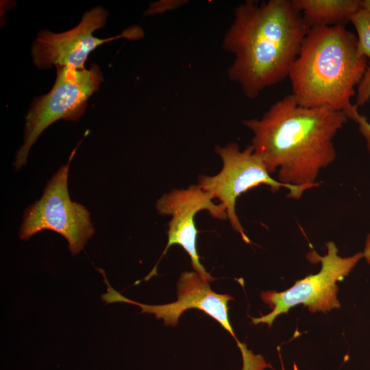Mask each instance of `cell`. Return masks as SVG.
<instances>
[{"instance_id": "obj_1", "label": "cell", "mask_w": 370, "mask_h": 370, "mask_svg": "<svg viewBox=\"0 0 370 370\" xmlns=\"http://www.w3.org/2000/svg\"><path fill=\"white\" fill-rule=\"evenodd\" d=\"M348 120L343 111L302 106L291 93L243 124L267 171H277L278 180L291 188L287 197L298 199L319 185L321 171L335 160L334 139Z\"/></svg>"}, {"instance_id": "obj_2", "label": "cell", "mask_w": 370, "mask_h": 370, "mask_svg": "<svg viewBox=\"0 0 370 370\" xmlns=\"http://www.w3.org/2000/svg\"><path fill=\"white\" fill-rule=\"evenodd\" d=\"M309 29L292 0L240 4L223 42L234 56L229 78L246 97H257L288 77Z\"/></svg>"}, {"instance_id": "obj_3", "label": "cell", "mask_w": 370, "mask_h": 370, "mask_svg": "<svg viewBox=\"0 0 370 370\" xmlns=\"http://www.w3.org/2000/svg\"><path fill=\"white\" fill-rule=\"evenodd\" d=\"M367 64L345 25L311 27L288 77L292 94L302 106L344 112Z\"/></svg>"}, {"instance_id": "obj_4", "label": "cell", "mask_w": 370, "mask_h": 370, "mask_svg": "<svg viewBox=\"0 0 370 370\" xmlns=\"http://www.w3.org/2000/svg\"><path fill=\"white\" fill-rule=\"evenodd\" d=\"M56 79L51 90L36 97L25 115L23 143L16 151L13 166L18 171L26 164L29 152L40 135L60 119L78 121L84 114L90 96L103 82L99 66L88 69L57 66Z\"/></svg>"}, {"instance_id": "obj_5", "label": "cell", "mask_w": 370, "mask_h": 370, "mask_svg": "<svg viewBox=\"0 0 370 370\" xmlns=\"http://www.w3.org/2000/svg\"><path fill=\"white\" fill-rule=\"evenodd\" d=\"M327 254L321 256L314 251L307 255L311 262H320L321 268L319 273L309 275L295 282L293 286L282 292L276 291H262V300L272 310L270 313L258 318H251L253 323H267L271 327L278 316L287 312L294 306L303 304L310 312H326L339 308L337 299L338 287L336 282L343 280L363 258L361 251L347 257L338 255V249L333 241L325 243Z\"/></svg>"}, {"instance_id": "obj_6", "label": "cell", "mask_w": 370, "mask_h": 370, "mask_svg": "<svg viewBox=\"0 0 370 370\" xmlns=\"http://www.w3.org/2000/svg\"><path fill=\"white\" fill-rule=\"evenodd\" d=\"M77 147L48 181L40 199L25 210L19 230L20 238L25 241L42 230H53L66 239L73 256L84 249L95 232L89 211L73 201L69 193V166Z\"/></svg>"}, {"instance_id": "obj_7", "label": "cell", "mask_w": 370, "mask_h": 370, "mask_svg": "<svg viewBox=\"0 0 370 370\" xmlns=\"http://www.w3.org/2000/svg\"><path fill=\"white\" fill-rule=\"evenodd\" d=\"M216 153L222 160L221 170L212 176L200 175L198 185L218 199L224 207L227 219L243 240L251 243L236 213V199L243 193L260 185L268 186L272 192L286 188L288 194L291 188L274 179L267 171L261 159L254 152L251 145L241 150L236 143L217 146Z\"/></svg>"}, {"instance_id": "obj_8", "label": "cell", "mask_w": 370, "mask_h": 370, "mask_svg": "<svg viewBox=\"0 0 370 370\" xmlns=\"http://www.w3.org/2000/svg\"><path fill=\"white\" fill-rule=\"evenodd\" d=\"M108 16L106 9L97 6L86 12L79 24L71 29L62 33L40 31L31 49L34 64L40 69L71 66L82 70L86 69L88 55L99 45L119 38L135 40L143 36V29L133 26L114 37H95L93 32L106 25Z\"/></svg>"}, {"instance_id": "obj_9", "label": "cell", "mask_w": 370, "mask_h": 370, "mask_svg": "<svg viewBox=\"0 0 370 370\" xmlns=\"http://www.w3.org/2000/svg\"><path fill=\"white\" fill-rule=\"evenodd\" d=\"M213 199L214 197L209 192L204 190L197 184L186 189L172 190L158 199L156 207L158 213L171 216L168 223V242L158 262L171 245H179L188 253L195 271L204 280L210 282L214 280L199 261L197 250V231L195 223V214L202 210H208L214 218L227 219L224 207L221 204H214ZM158 264L145 278V280L156 274Z\"/></svg>"}, {"instance_id": "obj_10", "label": "cell", "mask_w": 370, "mask_h": 370, "mask_svg": "<svg viewBox=\"0 0 370 370\" xmlns=\"http://www.w3.org/2000/svg\"><path fill=\"white\" fill-rule=\"evenodd\" d=\"M104 273V271L101 272L108 291L101 296L103 301L107 304L125 302L136 305L141 308L142 313L155 314L157 319H163L166 325L176 326L181 314L191 308L202 310L212 317L232 299L230 295L213 291L210 282L204 280L196 271H185L181 274L177 282V299L175 301L162 305L144 304L121 295L110 286Z\"/></svg>"}, {"instance_id": "obj_11", "label": "cell", "mask_w": 370, "mask_h": 370, "mask_svg": "<svg viewBox=\"0 0 370 370\" xmlns=\"http://www.w3.org/2000/svg\"><path fill=\"white\" fill-rule=\"evenodd\" d=\"M309 28L345 25L362 8L361 0H292Z\"/></svg>"}, {"instance_id": "obj_12", "label": "cell", "mask_w": 370, "mask_h": 370, "mask_svg": "<svg viewBox=\"0 0 370 370\" xmlns=\"http://www.w3.org/2000/svg\"><path fill=\"white\" fill-rule=\"evenodd\" d=\"M350 22L356 32L360 53L370 59V14L362 8L352 16Z\"/></svg>"}, {"instance_id": "obj_13", "label": "cell", "mask_w": 370, "mask_h": 370, "mask_svg": "<svg viewBox=\"0 0 370 370\" xmlns=\"http://www.w3.org/2000/svg\"><path fill=\"white\" fill-rule=\"evenodd\" d=\"M344 112L348 119H351L358 125V131L364 138L367 149L370 154V122L366 116L358 112V108L354 103Z\"/></svg>"}, {"instance_id": "obj_14", "label": "cell", "mask_w": 370, "mask_h": 370, "mask_svg": "<svg viewBox=\"0 0 370 370\" xmlns=\"http://www.w3.org/2000/svg\"><path fill=\"white\" fill-rule=\"evenodd\" d=\"M356 101L358 108L370 100V62L367 64L364 75L357 86Z\"/></svg>"}, {"instance_id": "obj_15", "label": "cell", "mask_w": 370, "mask_h": 370, "mask_svg": "<svg viewBox=\"0 0 370 370\" xmlns=\"http://www.w3.org/2000/svg\"><path fill=\"white\" fill-rule=\"evenodd\" d=\"M362 253L363 258L365 259L366 262L370 266V232L367 235L364 249Z\"/></svg>"}, {"instance_id": "obj_16", "label": "cell", "mask_w": 370, "mask_h": 370, "mask_svg": "<svg viewBox=\"0 0 370 370\" xmlns=\"http://www.w3.org/2000/svg\"><path fill=\"white\" fill-rule=\"evenodd\" d=\"M362 8L370 14V0H361Z\"/></svg>"}, {"instance_id": "obj_17", "label": "cell", "mask_w": 370, "mask_h": 370, "mask_svg": "<svg viewBox=\"0 0 370 370\" xmlns=\"http://www.w3.org/2000/svg\"><path fill=\"white\" fill-rule=\"evenodd\" d=\"M280 360H281V364H282V370H284V367H283V364H282L281 358H280Z\"/></svg>"}]
</instances>
